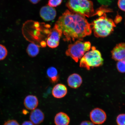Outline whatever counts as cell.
I'll return each instance as SVG.
<instances>
[{
    "label": "cell",
    "instance_id": "obj_1",
    "mask_svg": "<svg viewBox=\"0 0 125 125\" xmlns=\"http://www.w3.org/2000/svg\"><path fill=\"white\" fill-rule=\"evenodd\" d=\"M55 25L61 31L65 41H83L84 38L91 35L92 23L85 17L66 10L59 17Z\"/></svg>",
    "mask_w": 125,
    "mask_h": 125
},
{
    "label": "cell",
    "instance_id": "obj_2",
    "mask_svg": "<svg viewBox=\"0 0 125 125\" xmlns=\"http://www.w3.org/2000/svg\"><path fill=\"white\" fill-rule=\"evenodd\" d=\"M92 30L96 37H105L110 35L116 27L113 20L108 18L105 13L91 23Z\"/></svg>",
    "mask_w": 125,
    "mask_h": 125
},
{
    "label": "cell",
    "instance_id": "obj_3",
    "mask_svg": "<svg viewBox=\"0 0 125 125\" xmlns=\"http://www.w3.org/2000/svg\"><path fill=\"white\" fill-rule=\"evenodd\" d=\"M66 6L70 11L88 18L98 15L93 3L90 0H68Z\"/></svg>",
    "mask_w": 125,
    "mask_h": 125
},
{
    "label": "cell",
    "instance_id": "obj_4",
    "mask_svg": "<svg viewBox=\"0 0 125 125\" xmlns=\"http://www.w3.org/2000/svg\"><path fill=\"white\" fill-rule=\"evenodd\" d=\"M104 59L100 51L94 46L92 47L91 50L86 52L80 61V67L90 70L91 68L101 66Z\"/></svg>",
    "mask_w": 125,
    "mask_h": 125
},
{
    "label": "cell",
    "instance_id": "obj_5",
    "mask_svg": "<svg viewBox=\"0 0 125 125\" xmlns=\"http://www.w3.org/2000/svg\"><path fill=\"white\" fill-rule=\"evenodd\" d=\"M91 46V43L89 42L77 40L74 43L69 45L65 54L77 62L86 52L90 50Z\"/></svg>",
    "mask_w": 125,
    "mask_h": 125
},
{
    "label": "cell",
    "instance_id": "obj_6",
    "mask_svg": "<svg viewBox=\"0 0 125 125\" xmlns=\"http://www.w3.org/2000/svg\"><path fill=\"white\" fill-rule=\"evenodd\" d=\"M62 35V31L54 25V28L50 31L48 36L46 42L48 46L52 48L57 47Z\"/></svg>",
    "mask_w": 125,
    "mask_h": 125
},
{
    "label": "cell",
    "instance_id": "obj_7",
    "mask_svg": "<svg viewBox=\"0 0 125 125\" xmlns=\"http://www.w3.org/2000/svg\"><path fill=\"white\" fill-rule=\"evenodd\" d=\"M90 118L94 124L101 125L106 121L107 116L105 112L102 109L96 108L90 112Z\"/></svg>",
    "mask_w": 125,
    "mask_h": 125
},
{
    "label": "cell",
    "instance_id": "obj_8",
    "mask_svg": "<svg viewBox=\"0 0 125 125\" xmlns=\"http://www.w3.org/2000/svg\"><path fill=\"white\" fill-rule=\"evenodd\" d=\"M111 54L114 60L125 62V43L116 44L112 51Z\"/></svg>",
    "mask_w": 125,
    "mask_h": 125
},
{
    "label": "cell",
    "instance_id": "obj_9",
    "mask_svg": "<svg viewBox=\"0 0 125 125\" xmlns=\"http://www.w3.org/2000/svg\"><path fill=\"white\" fill-rule=\"evenodd\" d=\"M40 15L42 19L45 21H51L55 18L57 12L54 8L48 5L45 6L40 9Z\"/></svg>",
    "mask_w": 125,
    "mask_h": 125
},
{
    "label": "cell",
    "instance_id": "obj_10",
    "mask_svg": "<svg viewBox=\"0 0 125 125\" xmlns=\"http://www.w3.org/2000/svg\"><path fill=\"white\" fill-rule=\"evenodd\" d=\"M44 114L41 110L36 109L31 112L30 119L35 125H38L42 123L44 119Z\"/></svg>",
    "mask_w": 125,
    "mask_h": 125
},
{
    "label": "cell",
    "instance_id": "obj_11",
    "mask_svg": "<svg viewBox=\"0 0 125 125\" xmlns=\"http://www.w3.org/2000/svg\"><path fill=\"white\" fill-rule=\"evenodd\" d=\"M68 90L65 85L58 84L55 85L52 90V94L54 97L57 98H61L66 96Z\"/></svg>",
    "mask_w": 125,
    "mask_h": 125
},
{
    "label": "cell",
    "instance_id": "obj_12",
    "mask_svg": "<svg viewBox=\"0 0 125 125\" xmlns=\"http://www.w3.org/2000/svg\"><path fill=\"white\" fill-rule=\"evenodd\" d=\"M25 107L28 110H33L36 108L39 104V101L36 96L33 95L26 96L24 100Z\"/></svg>",
    "mask_w": 125,
    "mask_h": 125
},
{
    "label": "cell",
    "instance_id": "obj_13",
    "mask_svg": "<svg viewBox=\"0 0 125 125\" xmlns=\"http://www.w3.org/2000/svg\"><path fill=\"white\" fill-rule=\"evenodd\" d=\"M83 82L82 77L76 73L70 75L67 79V83L70 87L72 88L76 89L82 85Z\"/></svg>",
    "mask_w": 125,
    "mask_h": 125
},
{
    "label": "cell",
    "instance_id": "obj_14",
    "mask_svg": "<svg viewBox=\"0 0 125 125\" xmlns=\"http://www.w3.org/2000/svg\"><path fill=\"white\" fill-rule=\"evenodd\" d=\"M70 121L69 117L63 112L57 113L54 117V122L56 125H68Z\"/></svg>",
    "mask_w": 125,
    "mask_h": 125
},
{
    "label": "cell",
    "instance_id": "obj_15",
    "mask_svg": "<svg viewBox=\"0 0 125 125\" xmlns=\"http://www.w3.org/2000/svg\"><path fill=\"white\" fill-rule=\"evenodd\" d=\"M47 74L52 82L55 83L58 82L59 79L58 72L54 67H51L48 68Z\"/></svg>",
    "mask_w": 125,
    "mask_h": 125
},
{
    "label": "cell",
    "instance_id": "obj_16",
    "mask_svg": "<svg viewBox=\"0 0 125 125\" xmlns=\"http://www.w3.org/2000/svg\"><path fill=\"white\" fill-rule=\"evenodd\" d=\"M40 47L34 43H31L28 45L26 52L29 56L31 57H35L39 53Z\"/></svg>",
    "mask_w": 125,
    "mask_h": 125
},
{
    "label": "cell",
    "instance_id": "obj_17",
    "mask_svg": "<svg viewBox=\"0 0 125 125\" xmlns=\"http://www.w3.org/2000/svg\"><path fill=\"white\" fill-rule=\"evenodd\" d=\"M8 53L7 48L4 45L0 44V61L4 60L7 57Z\"/></svg>",
    "mask_w": 125,
    "mask_h": 125
},
{
    "label": "cell",
    "instance_id": "obj_18",
    "mask_svg": "<svg viewBox=\"0 0 125 125\" xmlns=\"http://www.w3.org/2000/svg\"><path fill=\"white\" fill-rule=\"evenodd\" d=\"M116 122L118 125H125V114H121L118 115Z\"/></svg>",
    "mask_w": 125,
    "mask_h": 125
},
{
    "label": "cell",
    "instance_id": "obj_19",
    "mask_svg": "<svg viewBox=\"0 0 125 125\" xmlns=\"http://www.w3.org/2000/svg\"><path fill=\"white\" fill-rule=\"evenodd\" d=\"M116 67L118 71L121 73H125V62L122 61H118Z\"/></svg>",
    "mask_w": 125,
    "mask_h": 125
},
{
    "label": "cell",
    "instance_id": "obj_20",
    "mask_svg": "<svg viewBox=\"0 0 125 125\" xmlns=\"http://www.w3.org/2000/svg\"><path fill=\"white\" fill-rule=\"evenodd\" d=\"M62 1V0H49L48 5L51 7H56L60 5Z\"/></svg>",
    "mask_w": 125,
    "mask_h": 125
},
{
    "label": "cell",
    "instance_id": "obj_21",
    "mask_svg": "<svg viewBox=\"0 0 125 125\" xmlns=\"http://www.w3.org/2000/svg\"><path fill=\"white\" fill-rule=\"evenodd\" d=\"M118 5L120 9L125 11V0H118Z\"/></svg>",
    "mask_w": 125,
    "mask_h": 125
},
{
    "label": "cell",
    "instance_id": "obj_22",
    "mask_svg": "<svg viewBox=\"0 0 125 125\" xmlns=\"http://www.w3.org/2000/svg\"><path fill=\"white\" fill-rule=\"evenodd\" d=\"M3 125H20L16 120H11L5 122Z\"/></svg>",
    "mask_w": 125,
    "mask_h": 125
},
{
    "label": "cell",
    "instance_id": "obj_23",
    "mask_svg": "<svg viewBox=\"0 0 125 125\" xmlns=\"http://www.w3.org/2000/svg\"><path fill=\"white\" fill-rule=\"evenodd\" d=\"M80 125H95L92 122L89 121H84L82 122Z\"/></svg>",
    "mask_w": 125,
    "mask_h": 125
},
{
    "label": "cell",
    "instance_id": "obj_24",
    "mask_svg": "<svg viewBox=\"0 0 125 125\" xmlns=\"http://www.w3.org/2000/svg\"><path fill=\"white\" fill-rule=\"evenodd\" d=\"M21 125H35L31 121H26L22 123Z\"/></svg>",
    "mask_w": 125,
    "mask_h": 125
},
{
    "label": "cell",
    "instance_id": "obj_25",
    "mask_svg": "<svg viewBox=\"0 0 125 125\" xmlns=\"http://www.w3.org/2000/svg\"><path fill=\"white\" fill-rule=\"evenodd\" d=\"M32 3L36 4L38 3L41 1V0H29Z\"/></svg>",
    "mask_w": 125,
    "mask_h": 125
},
{
    "label": "cell",
    "instance_id": "obj_26",
    "mask_svg": "<svg viewBox=\"0 0 125 125\" xmlns=\"http://www.w3.org/2000/svg\"><path fill=\"white\" fill-rule=\"evenodd\" d=\"M22 113L25 115H26L28 113V111L25 109H23L22 111Z\"/></svg>",
    "mask_w": 125,
    "mask_h": 125
}]
</instances>
